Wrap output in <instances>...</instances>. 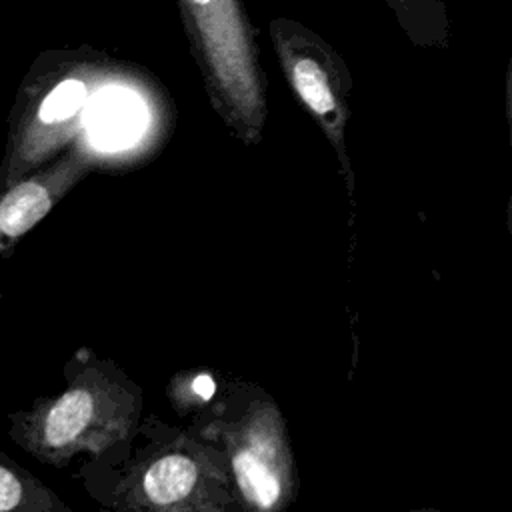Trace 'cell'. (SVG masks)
<instances>
[{
	"instance_id": "obj_1",
	"label": "cell",
	"mask_w": 512,
	"mask_h": 512,
	"mask_svg": "<svg viewBox=\"0 0 512 512\" xmlns=\"http://www.w3.org/2000/svg\"><path fill=\"white\" fill-rule=\"evenodd\" d=\"M116 426L112 392L96 380H82L28 418L24 442L38 458L56 462L84 448L100 450Z\"/></svg>"
},
{
	"instance_id": "obj_8",
	"label": "cell",
	"mask_w": 512,
	"mask_h": 512,
	"mask_svg": "<svg viewBox=\"0 0 512 512\" xmlns=\"http://www.w3.org/2000/svg\"><path fill=\"white\" fill-rule=\"evenodd\" d=\"M128 106L126 102L120 100H110V106L106 110H102L100 114V128L98 134L102 140L112 142V140H126L128 138V130L132 124V114H128Z\"/></svg>"
},
{
	"instance_id": "obj_5",
	"label": "cell",
	"mask_w": 512,
	"mask_h": 512,
	"mask_svg": "<svg viewBox=\"0 0 512 512\" xmlns=\"http://www.w3.org/2000/svg\"><path fill=\"white\" fill-rule=\"evenodd\" d=\"M46 500L44 486L0 454V512H44Z\"/></svg>"
},
{
	"instance_id": "obj_3",
	"label": "cell",
	"mask_w": 512,
	"mask_h": 512,
	"mask_svg": "<svg viewBox=\"0 0 512 512\" xmlns=\"http://www.w3.org/2000/svg\"><path fill=\"white\" fill-rule=\"evenodd\" d=\"M70 180L72 174L64 170L42 178L22 180L0 196V252L50 212Z\"/></svg>"
},
{
	"instance_id": "obj_4",
	"label": "cell",
	"mask_w": 512,
	"mask_h": 512,
	"mask_svg": "<svg viewBox=\"0 0 512 512\" xmlns=\"http://www.w3.org/2000/svg\"><path fill=\"white\" fill-rule=\"evenodd\" d=\"M200 482L196 462L186 454H166L154 460L142 478V490L148 504L156 508H176L184 504Z\"/></svg>"
},
{
	"instance_id": "obj_6",
	"label": "cell",
	"mask_w": 512,
	"mask_h": 512,
	"mask_svg": "<svg viewBox=\"0 0 512 512\" xmlns=\"http://www.w3.org/2000/svg\"><path fill=\"white\" fill-rule=\"evenodd\" d=\"M88 96L86 84L78 78H66L58 82L40 102L36 120L42 126L68 124L84 106Z\"/></svg>"
},
{
	"instance_id": "obj_9",
	"label": "cell",
	"mask_w": 512,
	"mask_h": 512,
	"mask_svg": "<svg viewBox=\"0 0 512 512\" xmlns=\"http://www.w3.org/2000/svg\"><path fill=\"white\" fill-rule=\"evenodd\" d=\"M194 6H208V4H212L214 0H190Z\"/></svg>"
},
{
	"instance_id": "obj_2",
	"label": "cell",
	"mask_w": 512,
	"mask_h": 512,
	"mask_svg": "<svg viewBox=\"0 0 512 512\" xmlns=\"http://www.w3.org/2000/svg\"><path fill=\"white\" fill-rule=\"evenodd\" d=\"M238 488L248 504L272 512L286 496V464L274 438L260 428L250 430L232 454Z\"/></svg>"
},
{
	"instance_id": "obj_7",
	"label": "cell",
	"mask_w": 512,
	"mask_h": 512,
	"mask_svg": "<svg viewBox=\"0 0 512 512\" xmlns=\"http://www.w3.org/2000/svg\"><path fill=\"white\" fill-rule=\"evenodd\" d=\"M292 84L304 104L316 114H330L334 110V96L328 86L324 70L312 58H302L292 66Z\"/></svg>"
}]
</instances>
